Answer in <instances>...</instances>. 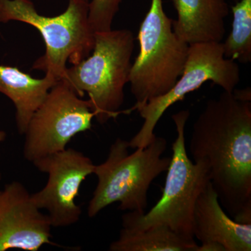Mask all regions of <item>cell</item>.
<instances>
[{
    "mask_svg": "<svg viewBox=\"0 0 251 251\" xmlns=\"http://www.w3.org/2000/svg\"><path fill=\"white\" fill-rule=\"evenodd\" d=\"M190 112L184 110L172 116L176 137L173 144V156L168 168L161 199L148 213L128 211L122 216V228L144 230L165 226L189 241L193 236V214L200 195L210 182L205 162H194L187 154L185 127Z\"/></svg>",
    "mask_w": 251,
    "mask_h": 251,
    "instance_id": "obj_3",
    "label": "cell"
},
{
    "mask_svg": "<svg viewBox=\"0 0 251 251\" xmlns=\"http://www.w3.org/2000/svg\"><path fill=\"white\" fill-rule=\"evenodd\" d=\"M177 20L175 34L188 45L222 42L225 19L229 14L226 0H173Z\"/></svg>",
    "mask_w": 251,
    "mask_h": 251,
    "instance_id": "obj_12",
    "label": "cell"
},
{
    "mask_svg": "<svg viewBox=\"0 0 251 251\" xmlns=\"http://www.w3.org/2000/svg\"><path fill=\"white\" fill-rule=\"evenodd\" d=\"M6 138V133H5L4 130H0V143L4 142ZM1 179V173H0V180Z\"/></svg>",
    "mask_w": 251,
    "mask_h": 251,
    "instance_id": "obj_18",
    "label": "cell"
},
{
    "mask_svg": "<svg viewBox=\"0 0 251 251\" xmlns=\"http://www.w3.org/2000/svg\"><path fill=\"white\" fill-rule=\"evenodd\" d=\"M196 241H189L165 226L140 231L122 228L110 251H196Z\"/></svg>",
    "mask_w": 251,
    "mask_h": 251,
    "instance_id": "obj_14",
    "label": "cell"
},
{
    "mask_svg": "<svg viewBox=\"0 0 251 251\" xmlns=\"http://www.w3.org/2000/svg\"><path fill=\"white\" fill-rule=\"evenodd\" d=\"M94 117L88 100L58 80L28 124L23 156L32 163L63 151L74 136L92 128Z\"/></svg>",
    "mask_w": 251,
    "mask_h": 251,
    "instance_id": "obj_8",
    "label": "cell"
},
{
    "mask_svg": "<svg viewBox=\"0 0 251 251\" xmlns=\"http://www.w3.org/2000/svg\"><path fill=\"white\" fill-rule=\"evenodd\" d=\"M193 231L201 244L217 243L226 251H251V224H239L225 212L211 181L196 202Z\"/></svg>",
    "mask_w": 251,
    "mask_h": 251,
    "instance_id": "obj_11",
    "label": "cell"
},
{
    "mask_svg": "<svg viewBox=\"0 0 251 251\" xmlns=\"http://www.w3.org/2000/svg\"><path fill=\"white\" fill-rule=\"evenodd\" d=\"M167 145L164 138L156 135L148 146L129 153L128 141L117 138L106 160L95 165L93 174L98 183L89 203V217L115 202L120 203V210L145 213L150 185L171 163V158L163 156Z\"/></svg>",
    "mask_w": 251,
    "mask_h": 251,
    "instance_id": "obj_4",
    "label": "cell"
},
{
    "mask_svg": "<svg viewBox=\"0 0 251 251\" xmlns=\"http://www.w3.org/2000/svg\"><path fill=\"white\" fill-rule=\"evenodd\" d=\"M89 0H69L67 9L53 17L43 16L31 0H0V23L18 21L40 32L46 52L33 64V70L51 74L59 80L67 64L88 57L95 44V32L89 22Z\"/></svg>",
    "mask_w": 251,
    "mask_h": 251,
    "instance_id": "obj_5",
    "label": "cell"
},
{
    "mask_svg": "<svg viewBox=\"0 0 251 251\" xmlns=\"http://www.w3.org/2000/svg\"><path fill=\"white\" fill-rule=\"evenodd\" d=\"M49 216L43 214L27 188L18 181L0 191V251H37L51 242Z\"/></svg>",
    "mask_w": 251,
    "mask_h": 251,
    "instance_id": "obj_10",
    "label": "cell"
},
{
    "mask_svg": "<svg viewBox=\"0 0 251 251\" xmlns=\"http://www.w3.org/2000/svg\"><path fill=\"white\" fill-rule=\"evenodd\" d=\"M135 38L129 29L95 33V44L88 57L67 68L61 80L77 96L87 94L94 117L100 125L116 118L125 101L129 82Z\"/></svg>",
    "mask_w": 251,
    "mask_h": 251,
    "instance_id": "obj_2",
    "label": "cell"
},
{
    "mask_svg": "<svg viewBox=\"0 0 251 251\" xmlns=\"http://www.w3.org/2000/svg\"><path fill=\"white\" fill-rule=\"evenodd\" d=\"M57 82L58 80L51 74H46L43 78H34L17 67L0 65V93L14 104L20 134L25 133L33 114Z\"/></svg>",
    "mask_w": 251,
    "mask_h": 251,
    "instance_id": "obj_13",
    "label": "cell"
},
{
    "mask_svg": "<svg viewBox=\"0 0 251 251\" xmlns=\"http://www.w3.org/2000/svg\"><path fill=\"white\" fill-rule=\"evenodd\" d=\"M138 40L139 54L132 64L128 82L136 101L131 112L171 90L182 74L189 50V45L175 34L163 0H151Z\"/></svg>",
    "mask_w": 251,
    "mask_h": 251,
    "instance_id": "obj_6",
    "label": "cell"
},
{
    "mask_svg": "<svg viewBox=\"0 0 251 251\" xmlns=\"http://www.w3.org/2000/svg\"><path fill=\"white\" fill-rule=\"evenodd\" d=\"M196 251H226L224 247L217 243H205L198 246Z\"/></svg>",
    "mask_w": 251,
    "mask_h": 251,
    "instance_id": "obj_17",
    "label": "cell"
},
{
    "mask_svg": "<svg viewBox=\"0 0 251 251\" xmlns=\"http://www.w3.org/2000/svg\"><path fill=\"white\" fill-rule=\"evenodd\" d=\"M122 0H92L89 9V22L94 32L112 29V23Z\"/></svg>",
    "mask_w": 251,
    "mask_h": 251,
    "instance_id": "obj_16",
    "label": "cell"
},
{
    "mask_svg": "<svg viewBox=\"0 0 251 251\" xmlns=\"http://www.w3.org/2000/svg\"><path fill=\"white\" fill-rule=\"evenodd\" d=\"M207 81H212L228 92H233L240 81L239 65L225 57L223 42L189 45L184 71L175 85L167 93L135 108L144 122L139 131L128 141L130 148L148 146L156 136L153 131L166 110Z\"/></svg>",
    "mask_w": 251,
    "mask_h": 251,
    "instance_id": "obj_7",
    "label": "cell"
},
{
    "mask_svg": "<svg viewBox=\"0 0 251 251\" xmlns=\"http://www.w3.org/2000/svg\"><path fill=\"white\" fill-rule=\"evenodd\" d=\"M232 29L223 43L225 57L237 63L251 62V0H240L232 7Z\"/></svg>",
    "mask_w": 251,
    "mask_h": 251,
    "instance_id": "obj_15",
    "label": "cell"
},
{
    "mask_svg": "<svg viewBox=\"0 0 251 251\" xmlns=\"http://www.w3.org/2000/svg\"><path fill=\"white\" fill-rule=\"evenodd\" d=\"M32 163L41 173L49 175L46 186L31 196L39 209L48 211L52 227H69L78 222L82 209L75 198L82 183L94 173L95 165L92 159L80 151L67 148Z\"/></svg>",
    "mask_w": 251,
    "mask_h": 251,
    "instance_id": "obj_9",
    "label": "cell"
},
{
    "mask_svg": "<svg viewBox=\"0 0 251 251\" xmlns=\"http://www.w3.org/2000/svg\"><path fill=\"white\" fill-rule=\"evenodd\" d=\"M189 150L194 162L207 165L223 209L251 224V101L226 91L208 100L193 126Z\"/></svg>",
    "mask_w": 251,
    "mask_h": 251,
    "instance_id": "obj_1",
    "label": "cell"
}]
</instances>
